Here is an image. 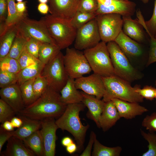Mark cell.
Segmentation results:
<instances>
[{
	"label": "cell",
	"mask_w": 156,
	"mask_h": 156,
	"mask_svg": "<svg viewBox=\"0 0 156 156\" xmlns=\"http://www.w3.org/2000/svg\"><path fill=\"white\" fill-rule=\"evenodd\" d=\"M60 93L48 86L39 98L18 113L19 115L39 120L49 118H58L67 105L62 101Z\"/></svg>",
	"instance_id": "cell-1"
},
{
	"label": "cell",
	"mask_w": 156,
	"mask_h": 156,
	"mask_svg": "<svg viewBox=\"0 0 156 156\" xmlns=\"http://www.w3.org/2000/svg\"><path fill=\"white\" fill-rule=\"evenodd\" d=\"M86 107L82 103L68 104L63 114L55 120L58 128L66 130L74 137L77 146V151L81 152L83 145L89 125H84L79 117V113Z\"/></svg>",
	"instance_id": "cell-2"
},
{
	"label": "cell",
	"mask_w": 156,
	"mask_h": 156,
	"mask_svg": "<svg viewBox=\"0 0 156 156\" xmlns=\"http://www.w3.org/2000/svg\"><path fill=\"white\" fill-rule=\"evenodd\" d=\"M105 91L102 100L104 102L118 99L125 101L141 103L144 98L135 91L129 82L115 75L102 77Z\"/></svg>",
	"instance_id": "cell-3"
},
{
	"label": "cell",
	"mask_w": 156,
	"mask_h": 156,
	"mask_svg": "<svg viewBox=\"0 0 156 156\" xmlns=\"http://www.w3.org/2000/svg\"><path fill=\"white\" fill-rule=\"evenodd\" d=\"M45 24L49 34L61 50L66 49L75 41L77 29L70 21L46 14L41 19Z\"/></svg>",
	"instance_id": "cell-4"
},
{
	"label": "cell",
	"mask_w": 156,
	"mask_h": 156,
	"mask_svg": "<svg viewBox=\"0 0 156 156\" xmlns=\"http://www.w3.org/2000/svg\"><path fill=\"white\" fill-rule=\"evenodd\" d=\"M83 52L94 73L102 77L115 75L106 43L100 42L95 47L84 50Z\"/></svg>",
	"instance_id": "cell-5"
},
{
	"label": "cell",
	"mask_w": 156,
	"mask_h": 156,
	"mask_svg": "<svg viewBox=\"0 0 156 156\" xmlns=\"http://www.w3.org/2000/svg\"><path fill=\"white\" fill-rule=\"evenodd\" d=\"M107 43L115 75L129 82L141 79L140 74L132 66L116 43L114 41Z\"/></svg>",
	"instance_id": "cell-6"
},
{
	"label": "cell",
	"mask_w": 156,
	"mask_h": 156,
	"mask_svg": "<svg viewBox=\"0 0 156 156\" xmlns=\"http://www.w3.org/2000/svg\"><path fill=\"white\" fill-rule=\"evenodd\" d=\"M64 55L60 51L44 65L40 74L46 79L48 86L59 93L69 77L64 65Z\"/></svg>",
	"instance_id": "cell-7"
},
{
	"label": "cell",
	"mask_w": 156,
	"mask_h": 156,
	"mask_svg": "<svg viewBox=\"0 0 156 156\" xmlns=\"http://www.w3.org/2000/svg\"><path fill=\"white\" fill-rule=\"evenodd\" d=\"M63 62L69 77L75 79L92 71L83 52L75 48L66 49Z\"/></svg>",
	"instance_id": "cell-8"
},
{
	"label": "cell",
	"mask_w": 156,
	"mask_h": 156,
	"mask_svg": "<svg viewBox=\"0 0 156 156\" xmlns=\"http://www.w3.org/2000/svg\"><path fill=\"white\" fill-rule=\"evenodd\" d=\"M122 16L111 13L96 15L97 21L101 41L106 43L114 41L122 30L123 20Z\"/></svg>",
	"instance_id": "cell-9"
},
{
	"label": "cell",
	"mask_w": 156,
	"mask_h": 156,
	"mask_svg": "<svg viewBox=\"0 0 156 156\" xmlns=\"http://www.w3.org/2000/svg\"><path fill=\"white\" fill-rule=\"evenodd\" d=\"M16 25L18 32L27 39L32 38L42 43L57 44L51 37L46 25L41 19L36 21L27 16Z\"/></svg>",
	"instance_id": "cell-10"
},
{
	"label": "cell",
	"mask_w": 156,
	"mask_h": 156,
	"mask_svg": "<svg viewBox=\"0 0 156 156\" xmlns=\"http://www.w3.org/2000/svg\"><path fill=\"white\" fill-rule=\"evenodd\" d=\"M101 40L96 18L91 20L77 29L74 47L79 50L93 47Z\"/></svg>",
	"instance_id": "cell-11"
},
{
	"label": "cell",
	"mask_w": 156,
	"mask_h": 156,
	"mask_svg": "<svg viewBox=\"0 0 156 156\" xmlns=\"http://www.w3.org/2000/svg\"><path fill=\"white\" fill-rule=\"evenodd\" d=\"M75 84L77 89L94 96L101 99L103 98L105 87L102 77L94 73L87 77L83 76L75 79Z\"/></svg>",
	"instance_id": "cell-12"
},
{
	"label": "cell",
	"mask_w": 156,
	"mask_h": 156,
	"mask_svg": "<svg viewBox=\"0 0 156 156\" xmlns=\"http://www.w3.org/2000/svg\"><path fill=\"white\" fill-rule=\"evenodd\" d=\"M41 121V127L40 130L43 141L44 156H54L56 132L58 127L54 118H47Z\"/></svg>",
	"instance_id": "cell-13"
},
{
	"label": "cell",
	"mask_w": 156,
	"mask_h": 156,
	"mask_svg": "<svg viewBox=\"0 0 156 156\" xmlns=\"http://www.w3.org/2000/svg\"><path fill=\"white\" fill-rule=\"evenodd\" d=\"M80 0H49V12L56 17L70 20L77 11Z\"/></svg>",
	"instance_id": "cell-14"
},
{
	"label": "cell",
	"mask_w": 156,
	"mask_h": 156,
	"mask_svg": "<svg viewBox=\"0 0 156 156\" xmlns=\"http://www.w3.org/2000/svg\"><path fill=\"white\" fill-rule=\"evenodd\" d=\"M1 99L18 113L25 107L19 85L16 83L1 88L0 90Z\"/></svg>",
	"instance_id": "cell-15"
},
{
	"label": "cell",
	"mask_w": 156,
	"mask_h": 156,
	"mask_svg": "<svg viewBox=\"0 0 156 156\" xmlns=\"http://www.w3.org/2000/svg\"><path fill=\"white\" fill-rule=\"evenodd\" d=\"M136 4L129 0H119L116 3L106 6L98 3V7L95 12L96 15L106 14H117L122 17L131 16L135 11Z\"/></svg>",
	"instance_id": "cell-16"
},
{
	"label": "cell",
	"mask_w": 156,
	"mask_h": 156,
	"mask_svg": "<svg viewBox=\"0 0 156 156\" xmlns=\"http://www.w3.org/2000/svg\"><path fill=\"white\" fill-rule=\"evenodd\" d=\"M111 101L114 103L120 118L131 119L148 111L139 103L129 102L118 99H114Z\"/></svg>",
	"instance_id": "cell-17"
},
{
	"label": "cell",
	"mask_w": 156,
	"mask_h": 156,
	"mask_svg": "<svg viewBox=\"0 0 156 156\" xmlns=\"http://www.w3.org/2000/svg\"><path fill=\"white\" fill-rule=\"evenodd\" d=\"M120 118L113 101L105 102L99 119V128H101L104 132H105L114 126Z\"/></svg>",
	"instance_id": "cell-18"
},
{
	"label": "cell",
	"mask_w": 156,
	"mask_h": 156,
	"mask_svg": "<svg viewBox=\"0 0 156 156\" xmlns=\"http://www.w3.org/2000/svg\"><path fill=\"white\" fill-rule=\"evenodd\" d=\"M83 97L82 102L87 107L88 112L87 116L93 120L99 128V119L103 112L105 102L94 96L81 92Z\"/></svg>",
	"instance_id": "cell-19"
},
{
	"label": "cell",
	"mask_w": 156,
	"mask_h": 156,
	"mask_svg": "<svg viewBox=\"0 0 156 156\" xmlns=\"http://www.w3.org/2000/svg\"><path fill=\"white\" fill-rule=\"evenodd\" d=\"M2 156H34L35 154L25 145L22 140L13 136L7 141L6 149Z\"/></svg>",
	"instance_id": "cell-20"
},
{
	"label": "cell",
	"mask_w": 156,
	"mask_h": 156,
	"mask_svg": "<svg viewBox=\"0 0 156 156\" xmlns=\"http://www.w3.org/2000/svg\"><path fill=\"white\" fill-rule=\"evenodd\" d=\"M122 51L131 57L140 55L142 50L140 45L125 34L122 30L114 41Z\"/></svg>",
	"instance_id": "cell-21"
},
{
	"label": "cell",
	"mask_w": 156,
	"mask_h": 156,
	"mask_svg": "<svg viewBox=\"0 0 156 156\" xmlns=\"http://www.w3.org/2000/svg\"><path fill=\"white\" fill-rule=\"evenodd\" d=\"M60 93L62 101L66 105L82 102V95L76 88L75 79L69 77Z\"/></svg>",
	"instance_id": "cell-22"
},
{
	"label": "cell",
	"mask_w": 156,
	"mask_h": 156,
	"mask_svg": "<svg viewBox=\"0 0 156 156\" xmlns=\"http://www.w3.org/2000/svg\"><path fill=\"white\" fill-rule=\"evenodd\" d=\"M19 116L22 119L23 122L21 127L14 131L13 136L23 140L41 129V120L34 119L22 115Z\"/></svg>",
	"instance_id": "cell-23"
},
{
	"label": "cell",
	"mask_w": 156,
	"mask_h": 156,
	"mask_svg": "<svg viewBox=\"0 0 156 156\" xmlns=\"http://www.w3.org/2000/svg\"><path fill=\"white\" fill-rule=\"evenodd\" d=\"M124 33L135 40L140 42L144 38L143 32L137 20H133L131 16L122 17Z\"/></svg>",
	"instance_id": "cell-24"
},
{
	"label": "cell",
	"mask_w": 156,
	"mask_h": 156,
	"mask_svg": "<svg viewBox=\"0 0 156 156\" xmlns=\"http://www.w3.org/2000/svg\"><path fill=\"white\" fill-rule=\"evenodd\" d=\"M26 146L37 156H44L43 140L40 131L38 130L23 140Z\"/></svg>",
	"instance_id": "cell-25"
},
{
	"label": "cell",
	"mask_w": 156,
	"mask_h": 156,
	"mask_svg": "<svg viewBox=\"0 0 156 156\" xmlns=\"http://www.w3.org/2000/svg\"><path fill=\"white\" fill-rule=\"evenodd\" d=\"M18 32V29L15 25L9 27L5 33L0 37V60L8 54Z\"/></svg>",
	"instance_id": "cell-26"
},
{
	"label": "cell",
	"mask_w": 156,
	"mask_h": 156,
	"mask_svg": "<svg viewBox=\"0 0 156 156\" xmlns=\"http://www.w3.org/2000/svg\"><path fill=\"white\" fill-rule=\"evenodd\" d=\"M44 65L38 62L22 69L18 73L17 83L19 85L40 75Z\"/></svg>",
	"instance_id": "cell-27"
},
{
	"label": "cell",
	"mask_w": 156,
	"mask_h": 156,
	"mask_svg": "<svg viewBox=\"0 0 156 156\" xmlns=\"http://www.w3.org/2000/svg\"><path fill=\"white\" fill-rule=\"evenodd\" d=\"M61 50L57 44L43 43L40 50L38 59L45 65L54 58Z\"/></svg>",
	"instance_id": "cell-28"
},
{
	"label": "cell",
	"mask_w": 156,
	"mask_h": 156,
	"mask_svg": "<svg viewBox=\"0 0 156 156\" xmlns=\"http://www.w3.org/2000/svg\"><path fill=\"white\" fill-rule=\"evenodd\" d=\"M93 146L92 156H119L122 149L120 146L111 147L105 146L99 142L96 137Z\"/></svg>",
	"instance_id": "cell-29"
},
{
	"label": "cell",
	"mask_w": 156,
	"mask_h": 156,
	"mask_svg": "<svg viewBox=\"0 0 156 156\" xmlns=\"http://www.w3.org/2000/svg\"><path fill=\"white\" fill-rule=\"evenodd\" d=\"M35 78L28 80L19 85L25 107L31 105L36 100L33 88V84Z\"/></svg>",
	"instance_id": "cell-30"
},
{
	"label": "cell",
	"mask_w": 156,
	"mask_h": 156,
	"mask_svg": "<svg viewBox=\"0 0 156 156\" xmlns=\"http://www.w3.org/2000/svg\"><path fill=\"white\" fill-rule=\"evenodd\" d=\"M27 40L18 32L7 56L18 60L25 48Z\"/></svg>",
	"instance_id": "cell-31"
},
{
	"label": "cell",
	"mask_w": 156,
	"mask_h": 156,
	"mask_svg": "<svg viewBox=\"0 0 156 156\" xmlns=\"http://www.w3.org/2000/svg\"><path fill=\"white\" fill-rule=\"evenodd\" d=\"M7 15L5 21L6 26L9 28L16 25L22 19L27 16L19 14L15 7V0H8Z\"/></svg>",
	"instance_id": "cell-32"
},
{
	"label": "cell",
	"mask_w": 156,
	"mask_h": 156,
	"mask_svg": "<svg viewBox=\"0 0 156 156\" xmlns=\"http://www.w3.org/2000/svg\"><path fill=\"white\" fill-rule=\"evenodd\" d=\"M95 13L78 11L70 20L72 25L77 29L96 18Z\"/></svg>",
	"instance_id": "cell-33"
},
{
	"label": "cell",
	"mask_w": 156,
	"mask_h": 156,
	"mask_svg": "<svg viewBox=\"0 0 156 156\" xmlns=\"http://www.w3.org/2000/svg\"><path fill=\"white\" fill-rule=\"evenodd\" d=\"M137 21L146 30L149 35H156V0H155L153 11L152 16L148 21H145L142 15L137 17Z\"/></svg>",
	"instance_id": "cell-34"
},
{
	"label": "cell",
	"mask_w": 156,
	"mask_h": 156,
	"mask_svg": "<svg viewBox=\"0 0 156 156\" xmlns=\"http://www.w3.org/2000/svg\"><path fill=\"white\" fill-rule=\"evenodd\" d=\"M21 70L16 59L6 56L0 60V70L17 74Z\"/></svg>",
	"instance_id": "cell-35"
},
{
	"label": "cell",
	"mask_w": 156,
	"mask_h": 156,
	"mask_svg": "<svg viewBox=\"0 0 156 156\" xmlns=\"http://www.w3.org/2000/svg\"><path fill=\"white\" fill-rule=\"evenodd\" d=\"M140 132L143 138L148 143L147 151L142 156H156V134L154 132L146 133L142 130H140Z\"/></svg>",
	"instance_id": "cell-36"
},
{
	"label": "cell",
	"mask_w": 156,
	"mask_h": 156,
	"mask_svg": "<svg viewBox=\"0 0 156 156\" xmlns=\"http://www.w3.org/2000/svg\"><path fill=\"white\" fill-rule=\"evenodd\" d=\"M17 113L8 104L0 99V122L10 121Z\"/></svg>",
	"instance_id": "cell-37"
},
{
	"label": "cell",
	"mask_w": 156,
	"mask_h": 156,
	"mask_svg": "<svg viewBox=\"0 0 156 156\" xmlns=\"http://www.w3.org/2000/svg\"><path fill=\"white\" fill-rule=\"evenodd\" d=\"M48 86L46 79L40 75L35 78L33 88L36 100L42 95Z\"/></svg>",
	"instance_id": "cell-38"
},
{
	"label": "cell",
	"mask_w": 156,
	"mask_h": 156,
	"mask_svg": "<svg viewBox=\"0 0 156 156\" xmlns=\"http://www.w3.org/2000/svg\"><path fill=\"white\" fill-rule=\"evenodd\" d=\"M18 74L0 70V87L3 88L17 83Z\"/></svg>",
	"instance_id": "cell-39"
},
{
	"label": "cell",
	"mask_w": 156,
	"mask_h": 156,
	"mask_svg": "<svg viewBox=\"0 0 156 156\" xmlns=\"http://www.w3.org/2000/svg\"><path fill=\"white\" fill-rule=\"evenodd\" d=\"M18 60L21 69L40 61L38 59L29 53L26 47Z\"/></svg>",
	"instance_id": "cell-40"
},
{
	"label": "cell",
	"mask_w": 156,
	"mask_h": 156,
	"mask_svg": "<svg viewBox=\"0 0 156 156\" xmlns=\"http://www.w3.org/2000/svg\"><path fill=\"white\" fill-rule=\"evenodd\" d=\"M27 39L25 47L26 49L29 53L38 59L40 50L43 43L32 38H29Z\"/></svg>",
	"instance_id": "cell-41"
},
{
	"label": "cell",
	"mask_w": 156,
	"mask_h": 156,
	"mask_svg": "<svg viewBox=\"0 0 156 156\" xmlns=\"http://www.w3.org/2000/svg\"><path fill=\"white\" fill-rule=\"evenodd\" d=\"M98 7L97 0H80L78 11L95 13Z\"/></svg>",
	"instance_id": "cell-42"
},
{
	"label": "cell",
	"mask_w": 156,
	"mask_h": 156,
	"mask_svg": "<svg viewBox=\"0 0 156 156\" xmlns=\"http://www.w3.org/2000/svg\"><path fill=\"white\" fill-rule=\"evenodd\" d=\"M135 91L144 99L152 101L155 97L156 88L151 86H146L143 88L135 86Z\"/></svg>",
	"instance_id": "cell-43"
},
{
	"label": "cell",
	"mask_w": 156,
	"mask_h": 156,
	"mask_svg": "<svg viewBox=\"0 0 156 156\" xmlns=\"http://www.w3.org/2000/svg\"><path fill=\"white\" fill-rule=\"evenodd\" d=\"M142 125L150 132L156 131V112L147 115L143 119Z\"/></svg>",
	"instance_id": "cell-44"
},
{
	"label": "cell",
	"mask_w": 156,
	"mask_h": 156,
	"mask_svg": "<svg viewBox=\"0 0 156 156\" xmlns=\"http://www.w3.org/2000/svg\"><path fill=\"white\" fill-rule=\"evenodd\" d=\"M150 37L149 56L146 65L148 66L156 62V39L154 36L149 35Z\"/></svg>",
	"instance_id": "cell-45"
},
{
	"label": "cell",
	"mask_w": 156,
	"mask_h": 156,
	"mask_svg": "<svg viewBox=\"0 0 156 156\" xmlns=\"http://www.w3.org/2000/svg\"><path fill=\"white\" fill-rule=\"evenodd\" d=\"M14 131H9L3 129L1 126L0 127V153L1 152L2 148L6 141L13 136Z\"/></svg>",
	"instance_id": "cell-46"
},
{
	"label": "cell",
	"mask_w": 156,
	"mask_h": 156,
	"mask_svg": "<svg viewBox=\"0 0 156 156\" xmlns=\"http://www.w3.org/2000/svg\"><path fill=\"white\" fill-rule=\"evenodd\" d=\"M96 134L93 131L91 132L90 139L88 144L86 148L80 155V156H90L92 154V149L93 145Z\"/></svg>",
	"instance_id": "cell-47"
},
{
	"label": "cell",
	"mask_w": 156,
	"mask_h": 156,
	"mask_svg": "<svg viewBox=\"0 0 156 156\" xmlns=\"http://www.w3.org/2000/svg\"><path fill=\"white\" fill-rule=\"evenodd\" d=\"M8 10V0H0V23L5 22Z\"/></svg>",
	"instance_id": "cell-48"
},
{
	"label": "cell",
	"mask_w": 156,
	"mask_h": 156,
	"mask_svg": "<svg viewBox=\"0 0 156 156\" xmlns=\"http://www.w3.org/2000/svg\"><path fill=\"white\" fill-rule=\"evenodd\" d=\"M26 3V1H22L18 2L15 3L17 11L19 14L22 15H27Z\"/></svg>",
	"instance_id": "cell-49"
},
{
	"label": "cell",
	"mask_w": 156,
	"mask_h": 156,
	"mask_svg": "<svg viewBox=\"0 0 156 156\" xmlns=\"http://www.w3.org/2000/svg\"><path fill=\"white\" fill-rule=\"evenodd\" d=\"M38 11L43 14H47L49 12V6L46 3H40L37 7Z\"/></svg>",
	"instance_id": "cell-50"
},
{
	"label": "cell",
	"mask_w": 156,
	"mask_h": 156,
	"mask_svg": "<svg viewBox=\"0 0 156 156\" xmlns=\"http://www.w3.org/2000/svg\"><path fill=\"white\" fill-rule=\"evenodd\" d=\"M10 121L14 128L19 127L23 122L22 119L19 117L14 116L11 119Z\"/></svg>",
	"instance_id": "cell-51"
},
{
	"label": "cell",
	"mask_w": 156,
	"mask_h": 156,
	"mask_svg": "<svg viewBox=\"0 0 156 156\" xmlns=\"http://www.w3.org/2000/svg\"><path fill=\"white\" fill-rule=\"evenodd\" d=\"M99 3L103 5L108 6L117 3L119 0H97Z\"/></svg>",
	"instance_id": "cell-52"
},
{
	"label": "cell",
	"mask_w": 156,
	"mask_h": 156,
	"mask_svg": "<svg viewBox=\"0 0 156 156\" xmlns=\"http://www.w3.org/2000/svg\"><path fill=\"white\" fill-rule=\"evenodd\" d=\"M5 129L9 131H14V127L10 121H6L1 123V126Z\"/></svg>",
	"instance_id": "cell-53"
},
{
	"label": "cell",
	"mask_w": 156,
	"mask_h": 156,
	"mask_svg": "<svg viewBox=\"0 0 156 156\" xmlns=\"http://www.w3.org/2000/svg\"><path fill=\"white\" fill-rule=\"evenodd\" d=\"M77 150V145L74 142L66 147V151L70 154L74 153Z\"/></svg>",
	"instance_id": "cell-54"
},
{
	"label": "cell",
	"mask_w": 156,
	"mask_h": 156,
	"mask_svg": "<svg viewBox=\"0 0 156 156\" xmlns=\"http://www.w3.org/2000/svg\"><path fill=\"white\" fill-rule=\"evenodd\" d=\"M61 142L63 146L66 147L73 143L74 142L70 138L66 136L62 138V140Z\"/></svg>",
	"instance_id": "cell-55"
},
{
	"label": "cell",
	"mask_w": 156,
	"mask_h": 156,
	"mask_svg": "<svg viewBox=\"0 0 156 156\" xmlns=\"http://www.w3.org/2000/svg\"><path fill=\"white\" fill-rule=\"evenodd\" d=\"M40 3H46L49 1V0H38Z\"/></svg>",
	"instance_id": "cell-56"
},
{
	"label": "cell",
	"mask_w": 156,
	"mask_h": 156,
	"mask_svg": "<svg viewBox=\"0 0 156 156\" xmlns=\"http://www.w3.org/2000/svg\"><path fill=\"white\" fill-rule=\"evenodd\" d=\"M142 1L143 3L144 4H146L147 3L149 0H139Z\"/></svg>",
	"instance_id": "cell-57"
},
{
	"label": "cell",
	"mask_w": 156,
	"mask_h": 156,
	"mask_svg": "<svg viewBox=\"0 0 156 156\" xmlns=\"http://www.w3.org/2000/svg\"><path fill=\"white\" fill-rule=\"evenodd\" d=\"M16 0L18 2L22 1L23 0Z\"/></svg>",
	"instance_id": "cell-58"
},
{
	"label": "cell",
	"mask_w": 156,
	"mask_h": 156,
	"mask_svg": "<svg viewBox=\"0 0 156 156\" xmlns=\"http://www.w3.org/2000/svg\"><path fill=\"white\" fill-rule=\"evenodd\" d=\"M155 85H156V81L155 82ZM155 99H156V91H155Z\"/></svg>",
	"instance_id": "cell-59"
},
{
	"label": "cell",
	"mask_w": 156,
	"mask_h": 156,
	"mask_svg": "<svg viewBox=\"0 0 156 156\" xmlns=\"http://www.w3.org/2000/svg\"><path fill=\"white\" fill-rule=\"evenodd\" d=\"M154 37H155V38L156 39V35Z\"/></svg>",
	"instance_id": "cell-60"
},
{
	"label": "cell",
	"mask_w": 156,
	"mask_h": 156,
	"mask_svg": "<svg viewBox=\"0 0 156 156\" xmlns=\"http://www.w3.org/2000/svg\"><path fill=\"white\" fill-rule=\"evenodd\" d=\"M125 0V1H127V0Z\"/></svg>",
	"instance_id": "cell-61"
}]
</instances>
